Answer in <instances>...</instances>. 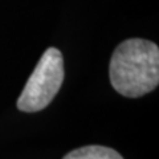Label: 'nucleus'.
Instances as JSON below:
<instances>
[{
  "label": "nucleus",
  "instance_id": "nucleus-2",
  "mask_svg": "<svg viewBox=\"0 0 159 159\" xmlns=\"http://www.w3.org/2000/svg\"><path fill=\"white\" fill-rule=\"evenodd\" d=\"M65 77L62 53L57 48H48L37 62L17 99V109L36 113L53 101Z\"/></svg>",
  "mask_w": 159,
  "mask_h": 159
},
{
  "label": "nucleus",
  "instance_id": "nucleus-1",
  "mask_svg": "<svg viewBox=\"0 0 159 159\" xmlns=\"http://www.w3.org/2000/svg\"><path fill=\"white\" fill-rule=\"evenodd\" d=\"M114 90L127 98L152 92L159 84V48L145 39H127L114 49L109 65Z\"/></svg>",
  "mask_w": 159,
  "mask_h": 159
},
{
  "label": "nucleus",
  "instance_id": "nucleus-3",
  "mask_svg": "<svg viewBox=\"0 0 159 159\" xmlns=\"http://www.w3.org/2000/svg\"><path fill=\"white\" fill-rule=\"evenodd\" d=\"M62 159H123L118 151L101 145H89L68 152Z\"/></svg>",
  "mask_w": 159,
  "mask_h": 159
}]
</instances>
